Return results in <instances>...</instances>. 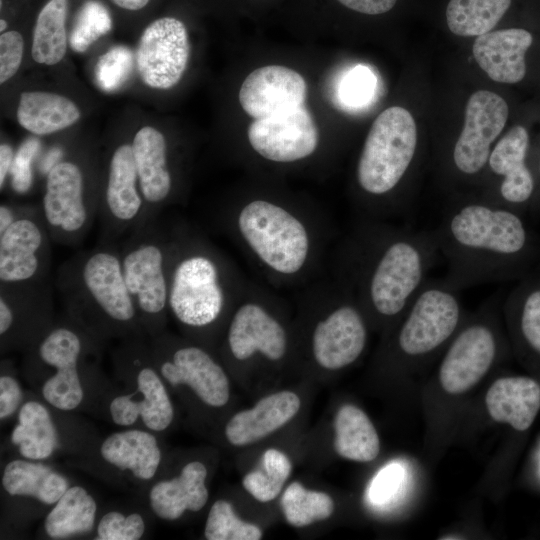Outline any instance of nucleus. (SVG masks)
Returning a JSON list of instances; mask_svg holds the SVG:
<instances>
[{"label":"nucleus","mask_w":540,"mask_h":540,"mask_svg":"<svg viewBox=\"0 0 540 540\" xmlns=\"http://www.w3.org/2000/svg\"><path fill=\"white\" fill-rule=\"evenodd\" d=\"M441 258L433 230L358 216L337 247L332 272L353 290L369 320L397 321Z\"/></svg>","instance_id":"nucleus-1"},{"label":"nucleus","mask_w":540,"mask_h":540,"mask_svg":"<svg viewBox=\"0 0 540 540\" xmlns=\"http://www.w3.org/2000/svg\"><path fill=\"white\" fill-rule=\"evenodd\" d=\"M341 7L369 16H377L391 11L398 0H333Z\"/></svg>","instance_id":"nucleus-48"},{"label":"nucleus","mask_w":540,"mask_h":540,"mask_svg":"<svg viewBox=\"0 0 540 540\" xmlns=\"http://www.w3.org/2000/svg\"><path fill=\"white\" fill-rule=\"evenodd\" d=\"M99 202L87 193L85 174L77 162H57L46 174L41 203L52 242L80 244L98 218Z\"/></svg>","instance_id":"nucleus-17"},{"label":"nucleus","mask_w":540,"mask_h":540,"mask_svg":"<svg viewBox=\"0 0 540 540\" xmlns=\"http://www.w3.org/2000/svg\"><path fill=\"white\" fill-rule=\"evenodd\" d=\"M55 286L63 312L103 341L146 336L124 280L118 242H100L66 260Z\"/></svg>","instance_id":"nucleus-6"},{"label":"nucleus","mask_w":540,"mask_h":540,"mask_svg":"<svg viewBox=\"0 0 540 540\" xmlns=\"http://www.w3.org/2000/svg\"><path fill=\"white\" fill-rule=\"evenodd\" d=\"M208 468L198 459L184 463L177 473L162 468L140 496L148 511L163 521L180 520L187 512L201 511L209 500Z\"/></svg>","instance_id":"nucleus-25"},{"label":"nucleus","mask_w":540,"mask_h":540,"mask_svg":"<svg viewBox=\"0 0 540 540\" xmlns=\"http://www.w3.org/2000/svg\"><path fill=\"white\" fill-rule=\"evenodd\" d=\"M190 55L185 24L175 17H161L143 31L136 64L142 81L155 89H169L182 78Z\"/></svg>","instance_id":"nucleus-23"},{"label":"nucleus","mask_w":540,"mask_h":540,"mask_svg":"<svg viewBox=\"0 0 540 540\" xmlns=\"http://www.w3.org/2000/svg\"><path fill=\"white\" fill-rule=\"evenodd\" d=\"M21 206L1 204L0 206V233L4 232L18 217Z\"/></svg>","instance_id":"nucleus-50"},{"label":"nucleus","mask_w":540,"mask_h":540,"mask_svg":"<svg viewBox=\"0 0 540 540\" xmlns=\"http://www.w3.org/2000/svg\"><path fill=\"white\" fill-rule=\"evenodd\" d=\"M78 469L115 487L132 489L141 496L166 463L159 435L128 427L100 437L80 458Z\"/></svg>","instance_id":"nucleus-14"},{"label":"nucleus","mask_w":540,"mask_h":540,"mask_svg":"<svg viewBox=\"0 0 540 540\" xmlns=\"http://www.w3.org/2000/svg\"><path fill=\"white\" fill-rule=\"evenodd\" d=\"M532 41L531 33L522 28L495 30L477 36L472 52L489 78L514 84L526 74L525 54Z\"/></svg>","instance_id":"nucleus-29"},{"label":"nucleus","mask_w":540,"mask_h":540,"mask_svg":"<svg viewBox=\"0 0 540 540\" xmlns=\"http://www.w3.org/2000/svg\"><path fill=\"white\" fill-rule=\"evenodd\" d=\"M462 317L460 291L429 278L398 319L395 349L407 358L431 354L455 335Z\"/></svg>","instance_id":"nucleus-16"},{"label":"nucleus","mask_w":540,"mask_h":540,"mask_svg":"<svg viewBox=\"0 0 540 540\" xmlns=\"http://www.w3.org/2000/svg\"><path fill=\"white\" fill-rule=\"evenodd\" d=\"M54 309L52 281L40 284H0V352H25L51 327Z\"/></svg>","instance_id":"nucleus-19"},{"label":"nucleus","mask_w":540,"mask_h":540,"mask_svg":"<svg viewBox=\"0 0 540 540\" xmlns=\"http://www.w3.org/2000/svg\"><path fill=\"white\" fill-rule=\"evenodd\" d=\"M291 329L284 301L273 291L248 279L218 350L235 363H281L290 354Z\"/></svg>","instance_id":"nucleus-11"},{"label":"nucleus","mask_w":540,"mask_h":540,"mask_svg":"<svg viewBox=\"0 0 540 540\" xmlns=\"http://www.w3.org/2000/svg\"><path fill=\"white\" fill-rule=\"evenodd\" d=\"M417 145V127L405 108L389 107L374 120L356 164L358 216L391 220L405 214L398 192Z\"/></svg>","instance_id":"nucleus-8"},{"label":"nucleus","mask_w":540,"mask_h":540,"mask_svg":"<svg viewBox=\"0 0 540 540\" xmlns=\"http://www.w3.org/2000/svg\"><path fill=\"white\" fill-rule=\"evenodd\" d=\"M508 305L517 312L518 327L524 341L540 355V286L512 293Z\"/></svg>","instance_id":"nucleus-42"},{"label":"nucleus","mask_w":540,"mask_h":540,"mask_svg":"<svg viewBox=\"0 0 540 540\" xmlns=\"http://www.w3.org/2000/svg\"><path fill=\"white\" fill-rule=\"evenodd\" d=\"M67 7L68 0H49L39 12L31 49L35 62L55 65L63 59L67 49Z\"/></svg>","instance_id":"nucleus-34"},{"label":"nucleus","mask_w":540,"mask_h":540,"mask_svg":"<svg viewBox=\"0 0 540 540\" xmlns=\"http://www.w3.org/2000/svg\"><path fill=\"white\" fill-rule=\"evenodd\" d=\"M262 536L260 527L242 520L229 501L218 499L211 505L204 525L205 539L260 540Z\"/></svg>","instance_id":"nucleus-39"},{"label":"nucleus","mask_w":540,"mask_h":540,"mask_svg":"<svg viewBox=\"0 0 540 540\" xmlns=\"http://www.w3.org/2000/svg\"><path fill=\"white\" fill-rule=\"evenodd\" d=\"M51 242L41 206L21 207L16 220L0 233V284L50 282Z\"/></svg>","instance_id":"nucleus-18"},{"label":"nucleus","mask_w":540,"mask_h":540,"mask_svg":"<svg viewBox=\"0 0 540 540\" xmlns=\"http://www.w3.org/2000/svg\"><path fill=\"white\" fill-rule=\"evenodd\" d=\"M15 369L9 359L1 360L0 369V420L4 422L16 417L26 398Z\"/></svg>","instance_id":"nucleus-44"},{"label":"nucleus","mask_w":540,"mask_h":540,"mask_svg":"<svg viewBox=\"0 0 540 540\" xmlns=\"http://www.w3.org/2000/svg\"><path fill=\"white\" fill-rule=\"evenodd\" d=\"M111 352L112 386L100 418L123 428L138 427L158 435L175 420V406L151 353L148 337L117 341Z\"/></svg>","instance_id":"nucleus-9"},{"label":"nucleus","mask_w":540,"mask_h":540,"mask_svg":"<svg viewBox=\"0 0 540 540\" xmlns=\"http://www.w3.org/2000/svg\"><path fill=\"white\" fill-rule=\"evenodd\" d=\"M132 66V54L127 48L117 46L107 51L99 58L95 69L99 87L114 91L128 78Z\"/></svg>","instance_id":"nucleus-43"},{"label":"nucleus","mask_w":540,"mask_h":540,"mask_svg":"<svg viewBox=\"0 0 540 540\" xmlns=\"http://www.w3.org/2000/svg\"><path fill=\"white\" fill-rule=\"evenodd\" d=\"M99 507L94 495L83 485L71 484L43 518V538L64 540L94 535Z\"/></svg>","instance_id":"nucleus-31"},{"label":"nucleus","mask_w":540,"mask_h":540,"mask_svg":"<svg viewBox=\"0 0 540 540\" xmlns=\"http://www.w3.org/2000/svg\"><path fill=\"white\" fill-rule=\"evenodd\" d=\"M508 115V105L498 94L479 90L470 96L464 126L451 153L456 173L473 177L484 170L491 146L502 132Z\"/></svg>","instance_id":"nucleus-22"},{"label":"nucleus","mask_w":540,"mask_h":540,"mask_svg":"<svg viewBox=\"0 0 540 540\" xmlns=\"http://www.w3.org/2000/svg\"><path fill=\"white\" fill-rule=\"evenodd\" d=\"M280 506L287 523L296 528L328 519L335 507L329 494L308 490L298 481L287 486L281 496Z\"/></svg>","instance_id":"nucleus-36"},{"label":"nucleus","mask_w":540,"mask_h":540,"mask_svg":"<svg viewBox=\"0 0 540 540\" xmlns=\"http://www.w3.org/2000/svg\"><path fill=\"white\" fill-rule=\"evenodd\" d=\"M80 118V110L70 99L50 92H23L17 108L20 126L36 135L66 129Z\"/></svg>","instance_id":"nucleus-32"},{"label":"nucleus","mask_w":540,"mask_h":540,"mask_svg":"<svg viewBox=\"0 0 540 540\" xmlns=\"http://www.w3.org/2000/svg\"><path fill=\"white\" fill-rule=\"evenodd\" d=\"M114 4L126 10H140L145 7L149 0H112Z\"/></svg>","instance_id":"nucleus-51"},{"label":"nucleus","mask_w":540,"mask_h":540,"mask_svg":"<svg viewBox=\"0 0 540 540\" xmlns=\"http://www.w3.org/2000/svg\"><path fill=\"white\" fill-rule=\"evenodd\" d=\"M499 343L487 318H478L455 333L439 367V382L449 394L475 386L496 360Z\"/></svg>","instance_id":"nucleus-24"},{"label":"nucleus","mask_w":540,"mask_h":540,"mask_svg":"<svg viewBox=\"0 0 540 540\" xmlns=\"http://www.w3.org/2000/svg\"><path fill=\"white\" fill-rule=\"evenodd\" d=\"M307 85L295 70L269 65L252 71L239 91L242 109L252 118L261 119L304 105Z\"/></svg>","instance_id":"nucleus-27"},{"label":"nucleus","mask_w":540,"mask_h":540,"mask_svg":"<svg viewBox=\"0 0 540 540\" xmlns=\"http://www.w3.org/2000/svg\"><path fill=\"white\" fill-rule=\"evenodd\" d=\"M0 23H1L0 30H1V32H3L7 27V23H6V21L4 19H1Z\"/></svg>","instance_id":"nucleus-52"},{"label":"nucleus","mask_w":540,"mask_h":540,"mask_svg":"<svg viewBox=\"0 0 540 540\" xmlns=\"http://www.w3.org/2000/svg\"><path fill=\"white\" fill-rule=\"evenodd\" d=\"M292 472V463L282 451L269 448L262 455L261 467L242 479L243 488L257 501L267 503L281 493Z\"/></svg>","instance_id":"nucleus-37"},{"label":"nucleus","mask_w":540,"mask_h":540,"mask_svg":"<svg viewBox=\"0 0 540 540\" xmlns=\"http://www.w3.org/2000/svg\"><path fill=\"white\" fill-rule=\"evenodd\" d=\"M132 148L145 204L142 226L158 218L161 210L174 202L175 183L164 135L144 126L133 138ZM141 226V227H142Z\"/></svg>","instance_id":"nucleus-26"},{"label":"nucleus","mask_w":540,"mask_h":540,"mask_svg":"<svg viewBox=\"0 0 540 540\" xmlns=\"http://www.w3.org/2000/svg\"><path fill=\"white\" fill-rule=\"evenodd\" d=\"M512 0H450L446 7L449 30L463 37L480 36L492 31Z\"/></svg>","instance_id":"nucleus-35"},{"label":"nucleus","mask_w":540,"mask_h":540,"mask_svg":"<svg viewBox=\"0 0 540 540\" xmlns=\"http://www.w3.org/2000/svg\"><path fill=\"white\" fill-rule=\"evenodd\" d=\"M528 146L527 130L520 125L514 126L492 148L485 168L500 179L531 172L526 165Z\"/></svg>","instance_id":"nucleus-38"},{"label":"nucleus","mask_w":540,"mask_h":540,"mask_svg":"<svg viewBox=\"0 0 540 540\" xmlns=\"http://www.w3.org/2000/svg\"><path fill=\"white\" fill-rule=\"evenodd\" d=\"M252 151L273 164H295L311 158L319 148L320 135L303 106L254 119L247 130Z\"/></svg>","instance_id":"nucleus-21"},{"label":"nucleus","mask_w":540,"mask_h":540,"mask_svg":"<svg viewBox=\"0 0 540 540\" xmlns=\"http://www.w3.org/2000/svg\"><path fill=\"white\" fill-rule=\"evenodd\" d=\"M71 484L48 462L13 456L1 472V530L20 532L44 518Z\"/></svg>","instance_id":"nucleus-15"},{"label":"nucleus","mask_w":540,"mask_h":540,"mask_svg":"<svg viewBox=\"0 0 540 540\" xmlns=\"http://www.w3.org/2000/svg\"><path fill=\"white\" fill-rule=\"evenodd\" d=\"M373 78L363 67L355 69L345 79L342 86V98L350 104H360L368 98L372 89Z\"/></svg>","instance_id":"nucleus-47"},{"label":"nucleus","mask_w":540,"mask_h":540,"mask_svg":"<svg viewBox=\"0 0 540 540\" xmlns=\"http://www.w3.org/2000/svg\"><path fill=\"white\" fill-rule=\"evenodd\" d=\"M107 345L62 312L22 353V374L32 391L50 405L100 418L112 386L101 365Z\"/></svg>","instance_id":"nucleus-5"},{"label":"nucleus","mask_w":540,"mask_h":540,"mask_svg":"<svg viewBox=\"0 0 540 540\" xmlns=\"http://www.w3.org/2000/svg\"><path fill=\"white\" fill-rule=\"evenodd\" d=\"M178 223H165L158 217L119 243L124 280L147 337L167 327L168 268Z\"/></svg>","instance_id":"nucleus-10"},{"label":"nucleus","mask_w":540,"mask_h":540,"mask_svg":"<svg viewBox=\"0 0 540 540\" xmlns=\"http://www.w3.org/2000/svg\"><path fill=\"white\" fill-rule=\"evenodd\" d=\"M335 452L342 458L367 463L380 452V439L368 415L352 404L341 406L334 417Z\"/></svg>","instance_id":"nucleus-33"},{"label":"nucleus","mask_w":540,"mask_h":540,"mask_svg":"<svg viewBox=\"0 0 540 540\" xmlns=\"http://www.w3.org/2000/svg\"><path fill=\"white\" fill-rule=\"evenodd\" d=\"M305 346L311 361L326 371L355 363L368 340V317L348 283L334 272L298 293Z\"/></svg>","instance_id":"nucleus-7"},{"label":"nucleus","mask_w":540,"mask_h":540,"mask_svg":"<svg viewBox=\"0 0 540 540\" xmlns=\"http://www.w3.org/2000/svg\"><path fill=\"white\" fill-rule=\"evenodd\" d=\"M485 403L494 421L524 431L540 409V385L528 377H502L488 389Z\"/></svg>","instance_id":"nucleus-30"},{"label":"nucleus","mask_w":540,"mask_h":540,"mask_svg":"<svg viewBox=\"0 0 540 540\" xmlns=\"http://www.w3.org/2000/svg\"><path fill=\"white\" fill-rule=\"evenodd\" d=\"M148 342L171 395L178 394L206 411L227 406L230 380L213 350L167 330L148 337Z\"/></svg>","instance_id":"nucleus-12"},{"label":"nucleus","mask_w":540,"mask_h":540,"mask_svg":"<svg viewBox=\"0 0 540 540\" xmlns=\"http://www.w3.org/2000/svg\"><path fill=\"white\" fill-rule=\"evenodd\" d=\"M24 41L17 31H7L0 36V83L12 78L19 69Z\"/></svg>","instance_id":"nucleus-45"},{"label":"nucleus","mask_w":540,"mask_h":540,"mask_svg":"<svg viewBox=\"0 0 540 540\" xmlns=\"http://www.w3.org/2000/svg\"><path fill=\"white\" fill-rule=\"evenodd\" d=\"M148 522L142 511L110 509L99 515L94 540H139L147 532Z\"/></svg>","instance_id":"nucleus-40"},{"label":"nucleus","mask_w":540,"mask_h":540,"mask_svg":"<svg viewBox=\"0 0 540 540\" xmlns=\"http://www.w3.org/2000/svg\"><path fill=\"white\" fill-rule=\"evenodd\" d=\"M145 204L140 190L132 144L117 146L108 163L104 192L99 202L102 243H117L140 228Z\"/></svg>","instance_id":"nucleus-20"},{"label":"nucleus","mask_w":540,"mask_h":540,"mask_svg":"<svg viewBox=\"0 0 540 540\" xmlns=\"http://www.w3.org/2000/svg\"><path fill=\"white\" fill-rule=\"evenodd\" d=\"M112 21L106 7L95 0L86 1L80 8L69 37V44L76 52H85L89 46L108 33Z\"/></svg>","instance_id":"nucleus-41"},{"label":"nucleus","mask_w":540,"mask_h":540,"mask_svg":"<svg viewBox=\"0 0 540 540\" xmlns=\"http://www.w3.org/2000/svg\"><path fill=\"white\" fill-rule=\"evenodd\" d=\"M300 397L293 391L269 394L251 408L235 413L224 426L227 442L235 447L253 444L285 426L299 412Z\"/></svg>","instance_id":"nucleus-28"},{"label":"nucleus","mask_w":540,"mask_h":540,"mask_svg":"<svg viewBox=\"0 0 540 540\" xmlns=\"http://www.w3.org/2000/svg\"><path fill=\"white\" fill-rule=\"evenodd\" d=\"M8 443L14 457L48 462L83 456L101 437L80 413L60 410L32 390L20 407Z\"/></svg>","instance_id":"nucleus-13"},{"label":"nucleus","mask_w":540,"mask_h":540,"mask_svg":"<svg viewBox=\"0 0 540 540\" xmlns=\"http://www.w3.org/2000/svg\"><path fill=\"white\" fill-rule=\"evenodd\" d=\"M433 233L447 265L443 279L458 291L511 277L529 249L517 212L485 198L450 204Z\"/></svg>","instance_id":"nucleus-4"},{"label":"nucleus","mask_w":540,"mask_h":540,"mask_svg":"<svg viewBox=\"0 0 540 540\" xmlns=\"http://www.w3.org/2000/svg\"><path fill=\"white\" fill-rule=\"evenodd\" d=\"M223 229L276 288H302L322 272L332 239L323 212L278 196L251 195L220 212Z\"/></svg>","instance_id":"nucleus-2"},{"label":"nucleus","mask_w":540,"mask_h":540,"mask_svg":"<svg viewBox=\"0 0 540 540\" xmlns=\"http://www.w3.org/2000/svg\"><path fill=\"white\" fill-rule=\"evenodd\" d=\"M15 154L7 143L0 145V188L3 189L7 175L11 172Z\"/></svg>","instance_id":"nucleus-49"},{"label":"nucleus","mask_w":540,"mask_h":540,"mask_svg":"<svg viewBox=\"0 0 540 540\" xmlns=\"http://www.w3.org/2000/svg\"><path fill=\"white\" fill-rule=\"evenodd\" d=\"M247 281L206 236L179 221L168 268V312L182 336L218 348Z\"/></svg>","instance_id":"nucleus-3"},{"label":"nucleus","mask_w":540,"mask_h":540,"mask_svg":"<svg viewBox=\"0 0 540 540\" xmlns=\"http://www.w3.org/2000/svg\"><path fill=\"white\" fill-rule=\"evenodd\" d=\"M39 145L38 140L33 138L28 139L22 143L15 154L10 173L13 176V186L18 192H24L30 187L32 180L30 164L33 156L39 149Z\"/></svg>","instance_id":"nucleus-46"}]
</instances>
